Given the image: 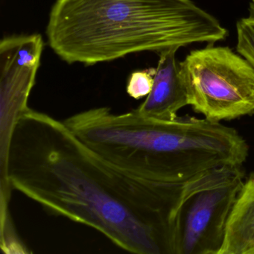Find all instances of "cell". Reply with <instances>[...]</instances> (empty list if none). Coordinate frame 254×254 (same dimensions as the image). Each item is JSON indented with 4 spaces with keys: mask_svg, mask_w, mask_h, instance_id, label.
<instances>
[{
    "mask_svg": "<svg viewBox=\"0 0 254 254\" xmlns=\"http://www.w3.org/2000/svg\"><path fill=\"white\" fill-rule=\"evenodd\" d=\"M0 171L2 194L17 190L128 252L176 254L177 211L185 182H157L125 172L48 114L30 108L22 114Z\"/></svg>",
    "mask_w": 254,
    "mask_h": 254,
    "instance_id": "1",
    "label": "cell"
},
{
    "mask_svg": "<svg viewBox=\"0 0 254 254\" xmlns=\"http://www.w3.org/2000/svg\"><path fill=\"white\" fill-rule=\"evenodd\" d=\"M63 122L105 161L157 182L180 184L214 168L242 166L249 152L236 129L206 118L154 120L136 110L115 114L104 107Z\"/></svg>",
    "mask_w": 254,
    "mask_h": 254,
    "instance_id": "2",
    "label": "cell"
},
{
    "mask_svg": "<svg viewBox=\"0 0 254 254\" xmlns=\"http://www.w3.org/2000/svg\"><path fill=\"white\" fill-rule=\"evenodd\" d=\"M46 34L62 60L92 66L141 52L210 45L227 31L191 0H56Z\"/></svg>",
    "mask_w": 254,
    "mask_h": 254,
    "instance_id": "3",
    "label": "cell"
},
{
    "mask_svg": "<svg viewBox=\"0 0 254 254\" xmlns=\"http://www.w3.org/2000/svg\"><path fill=\"white\" fill-rule=\"evenodd\" d=\"M245 181L242 166H224L184 183L177 212L176 254H220Z\"/></svg>",
    "mask_w": 254,
    "mask_h": 254,
    "instance_id": "4",
    "label": "cell"
},
{
    "mask_svg": "<svg viewBox=\"0 0 254 254\" xmlns=\"http://www.w3.org/2000/svg\"><path fill=\"white\" fill-rule=\"evenodd\" d=\"M189 105L214 122L254 114V68L229 47L193 50L180 62Z\"/></svg>",
    "mask_w": 254,
    "mask_h": 254,
    "instance_id": "5",
    "label": "cell"
},
{
    "mask_svg": "<svg viewBox=\"0 0 254 254\" xmlns=\"http://www.w3.org/2000/svg\"><path fill=\"white\" fill-rule=\"evenodd\" d=\"M44 42L39 34L5 37L0 42L1 163L13 129L29 108L28 99L41 64Z\"/></svg>",
    "mask_w": 254,
    "mask_h": 254,
    "instance_id": "6",
    "label": "cell"
},
{
    "mask_svg": "<svg viewBox=\"0 0 254 254\" xmlns=\"http://www.w3.org/2000/svg\"><path fill=\"white\" fill-rule=\"evenodd\" d=\"M178 48L158 53L159 61L151 93L136 108L141 115L159 120H174L178 112L189 105L188 94L177 62Z\"/></svg>",
    "mask_w": 254,
    "mask_h": 254,
    "instance_id": "7",
    "label": "cell"
},
{
    "mask_svg": "<svg viewBox=\"0 0 254 254\" xmlns=\"http://www.w3.org/2000/svg\"><path fill=\"white\" fill-rule=\"evenodd\" d=\"M219 254H254V174L244 182Z\"/></svg>",
    "mask_w": 254,
    "mask_h": 254,
    "instance_id": "8",
    "label": "cell"
},
{
    "mask_svg": "<svg viewBox=\"0 0 254 254\" xmlns=\"http://www.w3.org/2000/svg\"><path fill=\"white\" fill-rule=\"evenodd\" d=\"M238 53L254 68V20L242 18L237 22Z\"/></svg>",
    "mask_w": 254,
    "mask_h": 254,
    "instance_id": "9",
    "label": "cell"
},
{
    "mask_svg": "<svg viewBox=\"0 0 254 254\" xmlns=\"http://www.w3.org/2000/svg\"><path fill=\"white\" fill-rule=\"evenodd\" d=\"M155 73L156 68L132 72L127 81V94L137 100L148 96L152 90Z\"/></svg>",
    "mask_w": 254,
    "mask_h": 254,
    "instance_id": "10",
    "label": "cell"
},
{
    "mask_svg": "<svg viewBox=\"0 0 254 254\" xmlns=\"http://www.w3.org/2000/svg\"><path fill=\"white\" fill-rule=\"evenodd\" d=\"M249 17L254 20V0H251L249 5Z\"/></svg>",
    "mask_w": 254,
    "mask_h": 254,
    "instance_id": "11",
    "label": "cell"
}]
</instances>
